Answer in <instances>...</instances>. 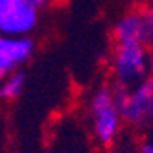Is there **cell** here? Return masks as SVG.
Wrapping results in <instances>:
<instances>
[{
  "instance_id": "cell-2",
  "label": "cell",
  "mask_w": 153,
  "mask_h": 153,
  "mask_svg": "<svg viewBox=\"0 0 153 153\" xmlns=\"http://www.w3.org/2000/svg\"><path fill=\"white\" fill-rule=\"evenodd\" d=\"M113 91L124 124L144 129L153 122V76L131 87L114 83Z\"/></svg>"
},
{
  "instance_id": "cell-4",
  "label": "cell",
  "mask_w": 153,
  "mask_h": 153,
  "mask_svg": "<svg viewBox=\"0 0 153 153\" xmlns=\"http://www.w3.org/2000/svg\"><path fill=\"white\" fill-rule=\"evenodd\" d=\"M114 45H153V7L133 9L122 15L113 26Z\"/></svg>"
},
{
  "instance_id": "cell-1",
  "label": "cell",
  "mask_w": 153,
  "mask_h": 153,
  "mask_svg": "<svg viewBox=\"0 0 153 153\" xmlns=\"http://www.w3.org/2000/svg\"><path fill=\"white\" fill-rule=\"evenodd\" d=\"M87 111H89L94 140L105 148L114 144V140L120 135V127L124 124L114 91L111 87H98L89 98Z\"/></svg>"
},
{
  "instance_id": "cell-3",
  "label": "cell",
  "mask_w": 153,
  "mask_h": 153,
  "mask_svg": "<svg viewBox=\"0 0 153 153\" xmlns=\"http://www.w3.org/2000/svg\"><path fill=\"white\" fill-rule=\"evenodd\" d=\"M151 52L142 45H114L111 57V70L114 83L118 85H137L138 81L151 76L149 68Z\"/></svg>"
},
{
  "instance_id": "cell-9",
  "label": "cell",
  "mask_w": 153,
  "mask_h": 153,
  "mask_svg": "<svg viewBox=\"0 0 153 153\" xmlns=\"http://www.w3.org/2000/svg\"><path fill=\"white\" fill-rule=\"evenodd\" d=\"M30 2L33 4V6H37L39 9H42V7H46V6H50V4L53 2V0H30Z\"/></svg>"
},
{
  "instance_id": "cell-8",
  "label": "cell",
  "mask_w": 153,
  "mask_h": 153,
  "mask_svg": "<svg viewBox=\"0 0 153 153\" xmlns=\"http://www.w3.org/2000/svg\"><path fill=\"white\" fill-rule=\"evenodd\" d=\"M140 153H153V140L148 138L140 144Z\"/></svg>"
},
{
  "instance_id": "cell-6",
  "label": "cell",
  "mask_w": 153,
  "mask_h": 153,
  "mask_svg": "<svg viewBox=\"0 0 153 153\" xmlns=\"http://www.w3.org/2000/svg\"><path fill=\"white\" fill-rule=\"evenodd\" d=\"M35 52V42L30 35H4L0 33V79L20 70L31 59Z\"/></svg>"
},
{
  "instance_id": "cell-7",
  "label": "cell",
  "mask_w": 153,
  "mask_h": 153,
  "mask_svg": "<svg viewBox=\"0 0 153 153\" xmlns=\"http://www.w3.org/2000/svg\"><path fill=\"white\" fill-rule=\"evenodd\" d=\"M26 89V74L17 70L0 79V102H15Z\"/></svg>"
},
{
  "instance_id": "cell-5",
  "label": "cell",
  "mask_w": 153,
  "mask_h": 153,
  "mask_svg": "<svg viewBox=\"0 0 153 153\" xmlns=\"http://www.w3.org/2000/svg\"><path fill=\"white\" fill-rule=\"evenodd\" d=\"M39 11L30 0H0V33L26 37L39 24Z\"/></svg>"
}]
</instances>
